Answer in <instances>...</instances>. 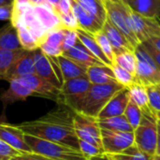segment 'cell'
<instances>
[{
	"mask_svg": "<svg viewBox=\"0 0 160 160\" xmlns=\"http://www.w3.org/2000/svg\"><path fill=\"white\" fill-rule=\"evenodd\" d=\"M14 3V0H0V7L7 6V5H12Z\"/></svg>",
	"mask_w": 160,
	"mask_h": 160,
	"instance_id": "681fc988",
	"label": "cell"
},
{
	"mask_svg": "<svg viewBox=\"0 0 160 160\" xmlns=\"http://www.w3.org/2000/svg\"><path fill=\"white\" fill-rule=\"evenodd\" d=\"M89 160H111V159H110V158L108 157V155H107V154H104V155H102V156L96 157V158H91V159H89Z\"/></svg>",
	"mask_w": 160,
	"mask_h": 160,
	"instance_id": "c3c4849f",
	"label": "cell"
},
{
	"mask_svg": "<svg viewBox=\"0 0 160 160\" xmlns=\"http://www.w3.org/2000/svg\"><path fill=\"white\" fill-rule=\"evenodd\" d=\"M134 52L137 59V82L145 87L160 83V68L141 43L136 47Z\"/></svg>",
	"mask_w": 160,
	"mask_h": 160,
	"instance_id": "52a82bcc",
	"label": "cell"
},
{
	"mask_svg": "<svg viewBox=\"0 0 160 160\" xmlns=\"http://www.w3.org/2000/svg\"><path fill=\"white\" fill-rule=\"evenodd\" d=\"M14 2L20 3V4H25V3H28L29 0H14ZM28 4H29V3H28Z\"/></svg>",
	"mask_w": 160,
	"mask_h": 160,
	"instance_id": "f907efd6",
	"label": "cell"
},
{
	"mask_svg": "<svg viewBox=\"0 0 160 160\" xmlns=\"http://www.w3.org/2000/svg\"><path fill=\"white\" fill-rule=\"evenodd\" d=\"M64 36L65 28L62 25L47 30L38 39V48L50 57H58L63 54Z\"/></svg>",
	"mask_w": 160,
	"mask_h": 160,
	"instance_id": "8fae6325",
	"label": "cell"
},
{
	"mask_svg": "<svg viewBox=\"0 0 160 160\" xmlns=\"http://www.w3.org/2000/svg\"><path fill=\"white\" fill-rule=\"evenodd\" d=\"M92 83L87 77L70 79L63 82L56 103L66 105L76 112Z\"/></svg>",
	"mask_w": 160,
	"mask_h": 160,
	"instance_id": "5b68a950",
	"label": "cell"
},
{
	"mask_svg": "<svg viewBox=\"0 0 160 160\" xmlns=\"http://www.w3.org/2000/svg\"><path fill=\"white\" fill-rule=\"evenodd\" d=\"M29 97H36V95L20 80H13L9 82V87L0 95V101L5 110L8 105L16 101H23Z\"/></svg>",
	"mask_w": 160,
	"mask_h": 160,
	"instance_id": "2e32d148",
	"label": "cell"
},
{
	"mask_svg": "<svg viewBox=\"0 0 160 160\" xmlns=\"http://www.w3.org/2000/svg\"><path fill=\"white\" fill-rule=\"evenodd\" d=\"M35 73L60 89L63 78L57 62V57H50L39 49L35 51Z\"/></svg>",
	"mask_w": 160,
	"mask_h": 160,
	"instance_id": "9c48e42d",
	"label": "cell"
},
{
	"mask_svg": "<svg viewBox=\"0 0 160 160\" xmlns=\"http://www.w3.org/2000/svg\"><path fill=\"white\" fill-rule=\"evenodd\" d=\"M131 10L151 19L160 20V0H121Z\"/></svg>",
	"mask_w": 160,
	"mask_h": 160,
	"instance_id": "d6986e66",
	"label": "cell"
},
{
	"mask_svg": "<svg viewBox=\"0 0 160 160\" xmlns=\"http://www.w3.org/2000/svg\"><path fill=\"white\" fill-rule=\"evenodd\" d=\"M79 148H80L81 153L87 158V160L105 154V152L102 149L82 140H79Z\"/></svg>",
	"mask_w": 160,
	"mask_h": 160,
	"instance_id": "8d00e7d4",
	"label": "cell"
},
{
	"mask_svg": "<svg viewBox=\"0 0 160 160\" xmlns=\"http://www.w3.org/2000/svg\"><path fill=\"white\" fill-rule=\"evenodd\" d=\"M157 117H158V119L160 121V112H157Z\"/></svg>",
	"mask_w": 160,
	"mask_h": 160,
	"instance_id": "db71d44e",
	"label": "cell"
},
{
	"mask_svg": "<svg viewBox=\"0 0 160 160\" xmlns=\"http://www.w3.org/2000/svg\"><path fill=\"white\" fill-rule=\"evenodd\" d=\"M142 111V120L134 130L135 145L143 153L154 157L157 152L158 119L157 112L149 106Z\"/></svg>",
	"mask_w": 160,
	"mask_h": 160,
	"instance_id": "3957f363",
	"label": "cell"
},
{
	"mask_svg": "<svg viewBox=\"0 0 160 160\" xmlns=\"http://www.w3.org/2000/svg\"><path fill=\"white\" fill-rule=\"evenodd\" d=\"M28 3L32 7H37V6H41V5H48L46 3V0H29Z\"/></svg>",
	"mask_w": 160,
	"mask_h": 160,
	"instance_id": "bcb514c9",
	"label": "cell"
},
{
	"mask_svg": "<svg viewBox=\"0 0 160 160\" xmlns=\"http://www.w3.org/2000/svg\"><path fill=\"white\" fill-rule=\"evenodd\" d=\"M112 71H113V74L117 82L123 85L124 87L128 88L130 85H132L134 82H137V79L133 74L124 69L123 68L119 67L118 65L113 64L112 66Z\"/></svg>",
	"mask_w": 160,
	"mask_h": 160,
	"instance_id": "e575fe53",
	"label": "cell"
},
{
	"mask_svg": "<svg viewBox=\"0 0 160 160\" xmlns=\"http://www.w3.org/2000/svg\"><path fill=\"white\" fill-rule=\"evenodd\" d=\"M153 160H160V156H158V155H155Z\"/></svg>",
	"mask_w": 160,
	"mask_h": 160,
	"instance_id": "f5cc1de1",
	"label": "cell"
},
{
	"mask_svg": "<svg viewBox=\"0 0 160 160\" xmlns=\"http://www.w3.org/2000/svg\"><path fill=\"white\" fill-rule=\"evenodd\" d=\"M17 31L20 45L22 49L27 51H35L38 49L37 38L34 37V35L29 31L27 27H25L24 25H19L17 26Z\"/></svg>",
	"mask_w": 160,
	"mask_h": 160,
	"instance_id": "1f68e13d",
	"label": "cell"
},
{
	"mask_svg": "<svg viewBox=\"0 0 160 160\" xmlns=\"http://www.w3.org/2000/svg\"><path fill=\"white\" fill-rule=\"evenodd\" d=\"M13 4L0 7V21H10L11 20L12 13H13Z\"/></svg>",
	"mask_w": 160,
	"mask_h": 160,
	"instance_id": "b9f144b4",
	"label": "cell"
},
{
	"mask_svg": "<svg viewBox=\"0 0 160 160\" xmlns=\"http://www.w3.org/2000/svg\"><path fill=\"white\" fill-rule=\"evenodd\" d=\"M124 115L127 118V120L129 123V125L135 130L137 128V127L139 126L141 120H142V111L132 99L129 98V101L128 103V106L126 108Z\"/></svg>",
	"mask_w": 160,
	"mask_h": 160,
	"instance_id": "d6a6232c",
	"label": "cell"
},
{
	"mask_svg": "<svg viewBox=\"0 0 160 160\" xmlns=\"http://www.w3.org/2000/svg\"><path fill=\"white\" fill-rule=\"evenodd\" d=\"M33 9L38 19L39 20L43 27L46 29V31L61 25L58 17L55 15V13L53 12V10L49 5L33 7Z\"/></svg>",
	"mask_w": 160,
	"mask_h": 160,
	"instance_id": "d4e9b609",
	"label": "cell"
},
{
	"mask_svg": "<svg viewBox=\"0 0 160 160\" xmlns=\"http://www.w3.org/2000/svg\"><path fill=\"white\" fill-rule=\"evenodd\" d=\"M19 80L26 87H28L36 95V97H41V98L52 99L56 102L60 89L56 88L51 82L39 77L36 73L25 76Z\"/></svg>",
	"mask_w": 160,
	"mask_h": 160,
	"instance_id": "5bb4252c",
	"label": "cell"
},
{
	"mask_svg": "<svg viewBox=\"0 0 160 160\" xmlns=\"http://www.w3.org/2000/svg\"><path fill=\"white\" fill-rule=\"evenodd\" d=\"M11 160H52L51 158H48L46 157H43L41 155L36 154V153H26L20 155Z\"/></svg>",
	"mask_w": 160,
	"mask_h": 160,
	"instance_id": "7bdbcfd3",
	"label": "cell"
},
{
	"mask_svg": "<svg viewBox=\"0 0 160 160\" xmlns=\"http://www.w3.org/2000/svg\"><path fill=\"white\" fill-rule=\"evenodd\" d=\"M35 51L23 49L22 52L18 56L7 72L4 80L9 82L10 81L19 80L25 76L35 74Z\"/></svg>",
	"mask_w": 160,
	"mask_h": 160,
	"instance_id": "7c38bea8",
	"label": "cell"
},
{
	"mask_svg": "<svg viewBox=\"0 0 160 160\" xmlns=\"http://www.w3.org/2000/svg\"><path fill=\"white\" fill-rule=\"evenodd\" d=\"M149 107L156 112H160V83L146 86Z\"/></svg>",
	"mask_w": 160,
	"mask_h": 160,
	"instance_id": "d590c367",
	"label": "cell"
},
{
	"mask_svg": "<svg viewBox=\"0 0 160 160\" xmlns=\"http://www.w3.org/2000/svg\"><path fill=\"white\" fill-rule=\"evenodd\" d=\"M128 94L130 99H132L142 110L149 106V99L146 87L142 83L136 82L128 88Z\"/></svg>",
	"mask_w": 160,
	"mask_h": 160,
	"instance_id": "83f0119b",
	"label": "cell"
},
{
	"mask_svg": "<svg viewBox=\"0 0 160 160\" xmlns=\"http://www.w3.org/2000/svg\"><path fill=\"white\" fill-rule=\"evenodd\" d=\"M114 64L118 65L119 67L123 68L124 69L128 70L131 74L136 77V66H137V59L134 51H128L122 53L115 55L114 57Z\"/></svg>",
	"mask_w": 160,
	"mask_h": 160,
	"instance_id": "4dcf8cb0",
	"label": "cell"
},
{
	"mask_svg": "<svg viewBox=\"0 0 160 160\" xmlns=\"http://www.w3.org/2000/svg\"><path fill=\"white\" fill-rule=\"evenodd\" d=\"M0 140L20 152L22 155L33 153L24 140V133L17 126L0 122Z\"/></svg>",
	"mask_w": 160,
	"mask_h": 160,
	"instance_id": "4fadbf2b",
	"label": "cell"
},
{
	"mask_svg": "<svg viewBox=\"0 0 160 160\" xmlns=\"http://www.w3.org/2000/svg\"><path fill=\"white\" fill-rule=\"evenodd\" d=\"M11 158H7V157H4V156H1L0 155V160H10Z\"/></svg>",
	"mask_w": 160,
	"mask_h": 160,
	"instance_id": "816d5d0a",
	"label": "cell"
},
{
	"mask_svg": "<svg viewBox=\"0 0 160 160\" xmlns=\"http://www.w3.org/2000/svg\"><path fill=\"white\" fill-rule=\"evenodd\" d=\"M129 98H130L128 94V89L124 87L110 99V101L99 112L98 119H106L110 117L123 115L129 101Z\"/></svg>",
	"mask_w": 160,
	"mask_h": 160,
	"instance_id": "9a60e30c",
	"label": "cell"
},
{
	"mask_svg": "<svg viewBox=\"0 0 160 160\" xmlns=\"http://www.w3.org/2000/svg\"><path fill=\"white\" fill-rule=\"evenodd\" d=\"M88 80L92 84H108L117 82L112 67L109 66H93L86 70Z\"/></svg>",
	"mask_w": 160,
	"mask_h": 160,
	"instance_id": "44dd1931",
	"label": "cell"
},
{
	"mask_svg": "<svg viewBox=\"0 0 160 160\" xmlns=\"http://www.w3.org/2000/svg\"><path fill=\"white\" fill-rule=\"evenodd\" d=\"M64 56L74 61L78 65L82 66L84 68H88L93 66H102L104 65L100 60H98L94 54H92L81 42L80 40L73 46L71 49L63 52ZM106 66V65H105Z\"/></svg>",
	"mask_w": 160,
	"mask_h": 160,
	"instance_id": "e0dca14e",
	"label": "cell"
},
{
	"mask_svg": "<svg viewBox=\"0 0 160 160\" xmlns=\"http://www.w3.org/2000/svg\"><path fill=\"white\" fill-rule=\"evenodd\" d=\"M57 62L60 68L63 81L75 79V78H81V77H87L86 68L78 65L74 61L67 58L66 56L64 55L58 56Z\"/></svg>",
	"mask_w": 160,
	"mask_h": 160,
	"instance_id": "7402d4cb",
	"label": "cell"
},
{
	"mask_svg": "<svg viewBox=\"0 0 160 160\" xmlns=\"http://www.w3.org/2000/svg\"><path fill=\"white\" fill-rule=\"evenodd\" d=\"M101 141L105 154H118L135 144L134 132H121L101 128Z\"/></svg>",
	"mask_w": 160,
	"mask_h": 160,
	"instance_id": "30bf717a",
	"label": "cell"
},
{
	"mask_svg": "<svg viewBox=\"0 0 160 160\" xmlns=\"http://www.w3.org/2000/svg\"><path fill=\"white\" fill-rule=\"evenodd\" d=\"M92 36L94 37V38L98 42V46L102 50L103 53L106 55V57L109 59V61L112 63V66L114 64V57H115V55H114L112 47L109 39H108V38L106 37V35L102 31V29L100 31L97 32L96 34L92 35Z\"/></svg>",
	"mask_w": 160,
	"mask_h": 160,
	"instance_id": "836d02e7",
	"label": "cell"
},
{
	"mask_svg": "<svg viewBox=\"0 0 160 160\" xmlns=\"http://www.w3.org/2000/svg\"><path fill=\"white\" fill-rule=\"evenodd\" d=\"M143 48L146 50V52L151 55V57L154 59V61L157 63V65L158 66V68H160V52L158 51L152 44H150L148 41H143L141 43Z\"/></svg>",
	"mask_w": 160,
	"mask_h": 160,
	"instance_id": "60d3db41",
	"label": "cell"
},
{
	"mask_svg": "<svg viewBox=\"0 0 160 160\" xmlns=\"http://www.w3.org/2000/svg\"><path fill=\"white\" fill-rule=\"evenodd\" d=\"M106 10L107 20L114 25L128 40L135 50L140 41L129 28L127 6L121 0H102Z\"/></svg>",
	"mask_w": 160,
	"mask_h": 160,
	"instance_id": "8992f818",
	"label": "cell"
},
{
	"mask_svg": "<svg viewBox=\"0 0 160 160\" xmlns=\"http://www.w3.org/2000/svg\"><path fill=\"white\" fill-rule=\"evenodd\" d=\"M10 160H11V159H10Z\"/></svg>",
	"mask_w": 160,
	"mask_h": 160,
	"instance_id": "11a10c76",
	"label": "cell"
},
{
	"mask_svg": "<svg viewBox=\"0 0 160 160\" xmlns=\"http://www.w3.org/2000/svg\"><path fill=\"white\" fill-rule=\"evenodd\" d=\"M76 32H77V36H78V38H79L80 42L92 54H94L104 65L109 66V67H112V63L109 61V59L103 53L102 50L100 49V47L98 46V42L96 41V39L94 38V37L91 34H89V33H87V32H85V31H83L82 29H77Z\"/></svg>",
	"mask_w": 160,
	"mask_h": 160,
	"instance_id": "cb8c5ba5",
	"label": "cell"
},
{
	"mask_svg": "<svg viewBox=\"0 0 160 160\" xmlns=\"http://www.w3.org/2000/svg\"><path fill=\"white\" fill-rule=\"evenodd\" d=\"M124 86L118 82L108 84H92L76 112L98 118L99 112L110 99Z\"/></svg>",
	"mask_w": 160,
	"mask_h": 160,
	"instance_id": "7a4b0ae2",
	"label": "cell"
},
{
	"mask_svg": "<svg viewBox=\"0 0 160 160\" xmlns=\"http://www.w3.org/2000/svg\"><path fill=\"white\" fill-rule=\"evenodd\" d=\"M24 140L33 153L52 160H87L81 151L63 143L42 140L26 134H24Z\"/></svg>",
	"mask_w": 160,
	"mask_h": 160,
	"instance_id": "277c9868",
	"label": "cell"
},
{
	"mask_svg": "<svg viewBox=\"0 0 160 160\" xmlns=\"http://www.w3.org/2000/svg\"><path fill=\"white\" fill-rule=\"evenodd\" d=\"M108 157L111 160H153L154 158V157L141 151L135 144L118 154L108 155Z\"/></svg>",
	"mask_w": 160,
	"mask_h": 160,
	"instance_id": "f1b7e54d",
	"label": "cell"
},
{
	"mask_svg": "<svg viewBox=\"0 0 160 160\" xmlns=\"http://www.w3.org/2000/svg\"><path fill=\"white\" fill-rule=\"evenodd\" d=\"M146 41H148L150 44H152L158 51H159L160 52V37H152V38H150L148 40H146Z\"/></svg>",
	"mask_w": 160,
	"mask_h": 160,
	"instance_id": "ee69618b",
	"label": "cell"
},
{
	"mask_svg": "<svg viewBox=\"0 0 160 160\" xmlns=\"http://www.w3.org/2000/svg\"><path fill=\"white\" fill-rule=\"evenodd\" d=\"M74 128L79 140L87 142L104 151L101 141V128L98 125V118L75 112Z\"/></svg>",
	"mask_w": 160,
	"mask_h": 160,
	"instance_id": "ba28073f",
	"label": "cell"
},
{
	"mask_svg": "<svg viewBox=\"0 0 160 160\" xmlns=\"http://www.w3.org/2000/svg\"><path fill=\"white\" fill-rule=\"evenodd\" d=\"M156 155L160 156V121H158V143H157V152Z\"/></svg>",
	"mask_w": 160,
	"mask_h": 160,
	"instance_id": "f6af8a7d",
	"label": "cell"
},
{
	"mask_svg": "<svg viewBox=\"0 0 160 160\" xmlns=\"http://www.w3.org/2000/svg\"><path fill=\"white\" fill-rule=\"evenodd\" d=\"M0 155L12 159L22 154L18 152L17 150H15L14 148H12L11 146H9L8 143H6L2 140H0Z\"/></svg>",
	"mask_w": 160,
	"mask_h": 160,
	"instance_id": "ab89813d",
	"label": "cell"
},
{
	"mask_svg": "<svg viewBox=\"0 0 160 160\" xmlns=\"http://www.w3.org/2000/svg\"><path fill=\"white\" fill-rule=\"evenodd\" d=\"M98 121L100 128L121 132H134V129L129 125L124 114L106 119H98Z\"/></svg>",
	"mask_w": 160,
	"mask_h": 160,
	"instance_id": "484cf974",
	"label": "cell"
},
{
	"mask_svg": "<svg viewBox=\"0 0 160 160\" xmlns=\"http://www.w3.org/2000/svg\"><path fill=\"white\" fill-rule=\"evenodd\" d=\"M59 2H60V0H46V3H47L51 8H52V10H54V9H55V8L58 6Z\"/></svg>",
	"mask_w": 160,
	"mask_h": 160,
	"instance_id": "7dc6e473",
	"label": "cell"
},
{
	"mask_svg": "<svg viewBox=\"0 0 160 160\" xmlns=\"http://www.w3.org/2000/svg\"><path fill=\"white\" fill-rule=\"evenodd\" d=\"M72 9L73 13L78 21L79 28L94 35L102 29V24L89 12L82 8L78 3L72 0Z\"/></svg>",
	"mask_w": 160,
	"mask_h": 160,
	"instance_id": "ffe728a7",
	"label": "cell"
},
{
	"mask_svg": "<svg viewBox=\"0 0 160 160\" xmlns=\"http://www.w3.org/2000/svg\"><path fill=\"white\" fill-rule=\"evenodd\" d=\"M102 31L108 38L112 47L114 55H117L119 53H122L128 51H134L133 47L130 45V43L126 38V37L114 25H112L107 19L102 25Z\"/></svg>",
	"mask_w": 160,
	"mask_h": 160,
	"instance_id": "ac0fdd59",
	"label": "cell"
},
{
	"mask_svg": "<svg viewBox=\"0 0 160 160\" xmlns=\"http://www.w3.org/2000/svg\"><path fill=\"white\" fill-rule=\"evenodd\" d=\"M82 8L93 15L102 25L107 19L106 10L102 0H73Z\"/></svg>",
	"mask_w": 160,
	"mask_h": 160,
	"instance_id": "4316f807",
	"label": "cell"
},
{
	"mask_svg": "<svg viewBox=\"0 0 160 160\" xmlns=\"http://www.w3.org/2000/svg\"><path fill=\"white\" fill-rule=\"evenodd\" d=\"M22 48L15 51L0 50V80H4L7 72L18 58V56L22 52Z\"/></svg>",
	"mask_w": 160,
	"mask_h": 160,
	"instance_id": "f546056e",
	"label": "cell"
},
{
	"mask_svg": "<svg viewBox=\"0 0 160 160\" xmlns=\"http://www.w3.org/2000/svg\"><path fill=\"white\" fill-rule=\"evenodd\" d=\"M79 41L77 32L75 30H69L65 28V36L63 41V52L71 49Z\"/></svg>",
	"mask_w": 160,
	"mask_h": 160,
	"instance_id": "74e56055",
	"label": "cell"
},
{
	"mask_svg": "<svg viewBox=\"0 0 160 160\" xmlns=\"http://www.w3.org/2000/svg\"><path fill=\"white\" fill-rule=\"evenodd\" d=\"M22 48L19 41L17 27L11 22L6 23L0 28V50L15 51Z\"/></svg>",
	"mask_w": 160,
	"mask_h": 160,
	"instance_id": "603a6c76",
	"label": "cell"
},
{
	"mask_svg": "<svg viewBox=\"0 0 160 160\" xmlns=\"http://www.w3.org/2000/svg\"><path fill=\"white\" fill-rule=\"evenodd\" d=\"M74 114L71 109L57 103L54 109L40 118L23 122L17 127L26 135L63 143L80 151L79 139L74 128Z\"/></svg>",
	"mask_w": 160,
	"mask_h": 160,
	"instance_id": "6da1fadb",
	"label": "cell"
},
{
	"mask_svg": "<svg viewBox=\"0 0 160 160\" xmlns=\"http://www.w3.org/2000/svg\"><path fill=\"white\" fill-rule=\"evenodd\" d=\"M55 15L61 16V15H68L73 12L72 9V0H60L58 6L53 10Z\"/></svg>",
	"mask_w": 160,
	"mask_h": 160,
	"instance_id": "f35d334b",
	"label": "cell"
}]
</instances>
